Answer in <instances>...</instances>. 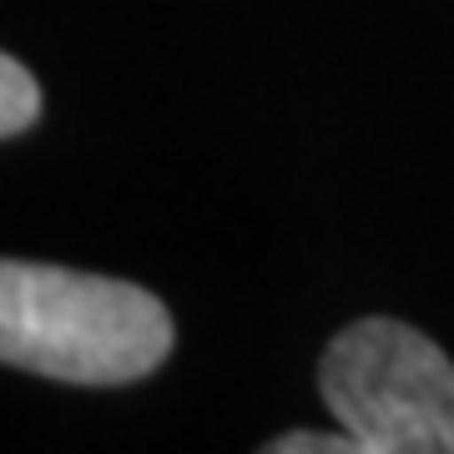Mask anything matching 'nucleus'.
I'll list each match as a JSON object with an SVG mask.
<instances>
[{"mask_svg": "<svg viewBox=\"0 0 454 454\" xmlns=\"http://www.w3.org/2000/svg\"><path fill=\"white\" fill-rule=\"evenodd\" d=\"M41 116V86L16 56L0 51V137H16Z\"/></svg>", "mask_w": 454, "mask_h": 454, "instance_id": "nucleus-3", "label": "nucleus"}, {"mask_svg": "<svg viewBox=\"0 0 454 454\" xmlns=\"http://www.w3.org/2000/svg\"><path fill=\"white\" fill-rule=\"evenodd\" d=\"M157 293L56 262L0 258V364L61 384H137L172 354Z\"/></svg>", "mask_w": 454, "mask_h": 454, "instance_id": "nucleus-1", "label": "nucleus"}, {"mask_svg": "<svg viewBox=\"0 0 454 454\" xmlns=\"http://www.w3.org/2000/svg\"><path fill=\"white\" fill-rule=\"evenodd\" d=\"M318 389L364 454H454V364L399 318H358L328 343Z\"/></svg>", "mask_w": 454, "mask_h": 454, "instance_id": "nucleus-2", "label": "nucleus"}, {"mask_svg": "<svg viewBox=\"0 0 454 454\" xmlns=\"http://www.w3.org/2000/svg\"><path fill=\"white\" fill-rule=\"evenodd\" d=\"M268 454H364L348 429L343 434H313V429H298V434H278L268 439Z\"/></svg>", "mask_w": 454, "mask_h": 454, "instance_id": "nucleus-4", "label": "nucleus"}]
</instances>
